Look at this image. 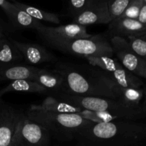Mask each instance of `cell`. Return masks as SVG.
<instances>
[{"label":"cell","mask_w":146,"mask_h":146,"mask_svg":"<svg viewBox=\"0 0 146 146\" xmlns=\"http://www.w3.org/2000/svg\"><path fill=\"white\" fill-rule=\"evenodd\" d=\"M111 21L107 0H96L93 7L73 19L74 24L86 27L90 24H108Z\"/></svg>","instance_id":"cell-14"},{"label":"cell","mask_w":146,"mask_h":146,"mask_svg":"<svg viewBox=\"0 0 146 146\" xmlns=\"http://www.w3.org/2000/svg\"><path fill=\"white\" fill-rule=\"evenodd\" d=\"M76 138L81 146H128L146 138V124L130 121L93 123Z\"/></svg>","instance_id":"cell-2"},{"label":"cell","mask_w":146,"mask_h":146,"mask_svg":"<svg viewBox=\"0 0 146 146\" xmlns=\"http://www.w3.org/2000/svg\"><path fill=\"white\" fill-rule=\"evenodd\" d=\"M131 2V0H115L113 1H108V12L111 21L119 18L126 7Z\"/></svg>","instance_id":"cell-24"},{"label":"cell","mask_w":146,"mask_h":146,"mask_svg":"<svg viewBox=\"0 0 146 146\" xmlns=\"http://www.w3.org/2000/svg\"><path fill=\"white\" fill-rule=\"evenodd\" d=\"M131 49L146 61V32L134 34L125 38Z\"/></svg>","instance_id":"cell-22"},{"label":"cell","mask_w":146,"mask_h":146,"mask_svg":"<svg viewBox=\"0 0 146 146\" xmlns=\"http://www.w3.org/2000/svg\"><path fill=\"white\" fill-rule=\"evenodd\" d=\"M32 81L46 88L48 93H53V95L61 94L64 91V78L54 71L38 68Z\"/></svg>","instance_id":"cell-17"},{"label":"cell","mask_w":146,"mask_h":146,"mask_svg":"<svg viewBox=\"0 0 146 146\" xmlns=\"http://www.w3.org/2000/svg\"><path fill=\"white\" fill-rule=\"evenodd\" d=\"M51 138L45 128L31 121L25 113L18 127L13 146H50Z\"/></svg>","instance_id":"cell-8"},{"label":"cell","mask_w":146,"mask_h":146,"mask_svg":"<svg viewBox=\"0 0 146 146\" xmlns=\"http://www.w3.org/2000/svg\"><path fill=\"white\" fill-rule=\"evenodd\" d=\"M52 71L64 78L63 93L117 99L112 88L113 82L100 68L86 64H58Z\"/></svg>","instance_id":"cell-1"},{"label":"cell","mask_w":146,"mask_h":146,"mask_svg":"<svg viewBox=\"0 0 146 146\" xmlns=\"http://www.w3.org/2000/svg\"><path fill=\"white\" fill-rule=\"evenodd\" d=\"M8 30V27L7 24L0 19V38L4 36L7 35V31Z\"/></svg>","instance_id":"cell-27"},{"label":"cell","mask_w":146,"mask_h":146,"mask_svg":"<svg viewBox=\"0 0 146 146\" xmlns=\"http://www.w3.org/2000/svg\"><path fill=\"white\" fill-rule=\"evenodd\" d=\"M138 21L143 24L146 28V4L144 2L140 11L139 16H138Z\"/></svg>","instance_id":"cell-26"},{"label":"cell","mask_w":146,"mask_h":146,"mask_svg":"<svg viewBox=\"0 0 146 146\" xmlns=\"http://www.w3.org/2000/svg\"><path fill=\"white\" fill-rule=\"evenodd\" d=\"M113 90L117 99L121 101L128 106L134 108H146L143 101L146 98L145 91L142 88H123L115 84H113Z\"/></svg>","instance_id":"cell-18"},{"label":"cell","mask_w":146,"mask_h":146,"mask_svg":"<svg viewBox=\"0 0 146 146\" xmlns=\"http://www.w3.org/2000/svg\"><path fill=\"white\" fill-rule=\"evenodd\" d=\"M146 32V28L138 20L130 19H116L108 24V36L127 38L139 33Z\"/></svg>","instance_id":"cell-15"},{"label":"cell","mask_w":146,"mask_h":146,"mask_svg":"<svg viewBox=\"0 0 146 146\" xmlns=\"http://www.w3.org/2000/svg\"><path fill=\"white\" fill-rule=\"evenodd\" d=\"M14 43L29 66L56 62L57 58L45 47L37 44L24 43L14 39Z\"/></svg>","instance_id":"cell-13"},{"label":"cell","mask_w":146,"mask_h":146,"mask_svg":"<svg viewBox=\"0 0 146 146\" xmlns=\"http://www.w3.org/2000/svg\"><path fill=\"white\" fill-rule=\"evenodd\" d=\"M24 115L20 110L0 102V146H13L17 129Z\"/></svg>","instance_id":"cell-10"},{"label":"cell","mask_w":146,"mask_h":146,"mask_svg":"<svg viewBox=\"0 0 146 146\" xmlns=\"http://www.w3.org/2000/svg\"><path fill=\"white\" fill-rule=\"evenodd\" d=\"M48 46L63 53L88 58L107 56H113L111 43L106 36L93 35L90 38H78L68 41H50L45 42Z\"/></svg>","instance_id":"cell-5"},{"label":"cell","mask_w":146,"mask_h":146,"mask_svg":"<svg viewBox=\"0 0 146 146\" xmlns=\"http://www.w3.org/2000/svg\"><path fill=\"white\" fill-rule=\"evenodd\" d=\"M145 94H146V90H145Z\"/></svg>","instance_id":"cell-29"},{"label":"cell","mask_w":146,"mask_h":146,"mask_svg":"<svg viewBox=\"0 0 146 146\" xmlns=\"http://www.w3.org/2000/svg\"><path fill=\"white\" fill-rule=\"evenodd\" d=\"M23 57L14 43V38L5 35L0 38V67L21 64Z\"/></svg>","instance_id":"cell-19"},{"label":"cell","mask_w":146,"mask_h":146,"mask_svg":"<svg viewBox=\"0 0 146 146\" xmlns=\"http://www.w3.org/2000/svg\"><path fill=\"white\" fill-rule=\"evenodd\" d=\"M90 65L102 70L104 74L114 84L123 88H141L143 82L133 75L113 56L88 57L86 58Z\"/></svg>","instance_id":"cell-6"},{"label":"cell","mask_w":146,"mask_h":146,"mask_svg":"<svg viewBox=\"0 0 146 146\" xmlns=\"http://www.w3.org/2000/svg\"><path fill=\"white\" fill-rule=\"evenodd\" d=\"M38 68L34 66L15 64L0 67V84L17 80L32 81Z\"/></svg>","instance_id":"cell-16"},{"label":"cell","mask_w":146,"mask_h":146,"mask_svg":"<svg viewBox=\"0 0 146 146\" xmlns=\"http://www.w3.org/2000/svg\"><path fill=\"white\" fill-rule=\"evenodd\" d=\"M41 109L53 112L63 113L76 114L83 118L91 121L94 123H108L114 121H121L113 114L107 112H97L92 111L79 106L67 104L63 101H58L52 96H49L44 100L41 106H38ZM122 121V120H121Z\"/></svg>","instance_id":"cell-7"},{"label":"cell","mask_w":146,"mask_h":146,"mask_svg":"<svg viewBox=\"0 0 146 146\" xmlns=\"http://www.w3.org/2000/svg\"><path fill=\"white\" fill-rule=\"evenodd\" d=\"M109 41L113 56H115L124 68L138 78L146 79V61L131 49L126 39L121 37H113Z\"/></svg>","instance_id":"cell-9"},{"label":"cell","mask_w":146,"mask_h":146,"mask_svg":"<svg viewBox=\"0 0 146 146\" xmlns=\"http://www.w3.org/2000/svg\"><path fill=\"white\" fill-rule=\"evenodd\" d=\"M144 2H145V4H146V0H144Z\"/></svg>","instance_id":"cell-28"},{"label":"cell","mask_w":146,"mask_h":146,"mask_svg":"<svg viewBox=\"0 0 146 146\" xmlns=\"http://www.w3.org/2000/svg\"><path fill=\"white\" fill-rule=\"evenodd\" d=\"M0 8L5 13L9 24L15 29H31L36 30L43 25L42 23L36 20L24 10L17 7L14 2L0 0Z\"/></svg>","instance_id":"cell-12"},{"label":"cell","mask_w":146,"mask_h":146,"mask_svg":"<svg viewBox=\"0 0 146 146\" xmlns=\"http://www.w3.org/2000/svg\"><path fill=\"white\" fill-rule=\"evenodd\" d=\"M17 7L24 10L29 15L31 16L34 19L38 21H46V22L52 23V24H60L59 17L58 14L46 11L41 10L40 9L36 8L33 6L28 5V4H23V3L18 2V1H13Z\"/></svg>","instance_id":"cell-21"},{"label":"cell","mask_w":146,"mask_h":146,"mask_svg":"<svg viewBox=\"0 0 146 146\" xmlns=\"http://www.w3.org/2000/svg\"><path fill=\"white\" fill-rule=\"evenodd\" d=\"M26 115L61 142L72 141L82 130L94 123L76 114L45 111L35 105L31 106Z\"/></svg>","instance_id":"cell-3"},{"label":"cell","mask_w":146,"mask_h":146,"mask_svg":"<svg viewBox=\"0 0 146 146\" xmlns=\"http://www.w3.org/2000/svg\"><path fill=\"white\" fill-rule=\"evenodd\" d=\"M12 92H24L31 94H48V91L35 81L31 80H17L10 82L8 85L0 89V102L1 98L6 94Z\"/></svg>","instance_id":"cell-20"},{"label":"cell","mask_w":146,"mask_h":146,"mask_svg":"<svg viewBox=\"0 0 146 146\" xmlns=\"http://www.w3.org/2000/svg\"><path fill=\"white\" fill-rule=\"evenodd\" d=\"M144 4V0H131L122 15L118 19H130L138 20L140 11Z\"/></svg>","instance_id":"cell-25"},{"label":"cell","mask_w":146,"mask_h":146,"mask_svg":"<svg viewBox=\"0 0 146 146\" xmlns=\"http://www.w3.org/2000/svg\"><path fill=\"white\" fill-rule=\"evenodd\" d=\"M96 0H71L68 3V15L75 18L94 5Z\"/></svg>","instance_id":"cell-23"},{"label":"cell","mask_w":146,"mask_h":146,"mask_svg":"<svg viewBox=\"0 0 146 146\" xmlns=\"http://www.w3.org/2000/svg\"><path fill=\"white\" fill-rule=\"evenodd\" d=\"M53 98L97 112H107L113 114L119 120L134 121L146 117V108H134L128 106L121 101L111 98L84 96L68 93H61L51 96Z\"/></svg>","instance_id":"cell-4"},{"label":"cell","mask_w":146,"mask_h":146,"mask_svg":"<svg viewBox=\"0 0 146 146\" xmlns=\"http://www.w3.org/2000/svg\"><path fill=\"white\" fill-rule=\"evenodd\" d=\"M36 31L44 42L50 41H68L78 38H90L93 36L87 32L86 26L74 23L57 27H46L43 24Z\"/></svg>","instance_id":"cell-11"}]
</instances>
